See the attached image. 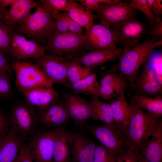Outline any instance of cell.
Wrapping results in <instances>:
<instances>
[{
  "label": "cell",
  "instance_id": "6da1fadb",
  "mask_svg": "<svg viewBox=\"0 0 162 162\" xmlns=\"http://www.w3.org/2000/svg\"><path fill=\"white\" fill-rule=\"evenodd\" d=\"M132 113L128 125L125 130L129 149L137 153L162 124L159 116L145 112L133 101L130 104Z\"/></svg>",
  "mask_w": 162,
  "mask_h": 162
},
{
  "label": "cell",
  "instance_id": "7a4b0ae2",
  "mask_svg": "<svg viewBox=\"0 0 162 162\" xmlns=\"http://www.w3.org/2000/svg\"><path fill=\"white\" fill-rule=\"evenodd\" d=\"M162 41L155 42L147 38L142 42L122 50L118 62L109 71L118 72L128 80L132 88L141 67L146 63L153 50L161 46Z\"/></svg>",
  "mask_w": 162,
  "mask_h": 162
},
{
  "label": "cell",
  "instance_id": "3957f363",
  "mask_svg": "<svg viewBox=\"0 0 162 162\" xmlns=\"http://www.w3.org/2000/svg\"><path fill=\"white\" fill-rule=\"evenodd\" d=\"M18 25L14 30L43 46L56 30L52 17L40 5Z\"/></svg>",
  "mask_w": 162,
  "mask_h": 162
},
{
  "label": "cell",
  "instance_id": "277c9868",
  "mask_svg": "<svg viewBox=\"0 0 162 162\" xmlns=\"http://www.w3.org/2000/svg\"><path fill=\"white\" fill-rule=\"evenodd\" d=\"M84 34L69 32L60 33L56 30L43 46L51 54L67 57H77L86 53Z\"/></svg>",
  "mask_w": 162,
  "mask_h": 162
},
{
  "label": "cell",
  "instance_id": "5b68a950",
  "mask_svg": "<svg viewBox=\"0 0 162 162\" xmlns=\"http://www.w3.org/2000/svg\"><path fill=\"white\" fill-rule=\"evenodd\" d=\"M11 65L16 74L15 85L20 92L41 86H53L40 67L33 62L13 59Z\"/></svg>",
  "mask_w": 162,
  "mask_h": 162
},
{
  "label": "cell",
  "instance_id": "8992f818",
  "mask_svg": "<svg viewBox=\"0 0 162 162\" xmlns=\"http://www.w3.org/2000/svg\"><path fill=\"white\" fill-rule=\"evenodd\" d=\"M136 16L111 27L116 43L122 50L138 44L142 37L148 34L152 26L139 20Z\"/></svg>",
  "mask_w": 162,
  "mask_h": 162
},
{
  "label": "cell",
  "instance_id": "52a82bcc",
  "mask_svg": "<svg viewBox=\"0 0 162 162\" xmlns=\"http://www.w3.org/2000/svg\"><path fill=\"white\" fill-rule=\"evenodd\" d=\"M89 130L103 146L117 156L129 150L125 129L114 122L110 124L91 126Z\"/></svg>",
  "mask_w": 162,
  "mask_h": 162
},
{
  "label": "cell",
  "instance_id": "ba28073f",
  "mask_svg": "<svg viewBox=\"0 0 162 162\" xmlns=\"http://www.w3.org/2000/svg\"><path fill=\"white\" fill-rule=\"evenodd\" d=\"M10 54L13 59L21 61L28 58L38 60L46 54L44 46L12 28L10 31Z\"/></svg>",
  "mask_w": 162,
  "mask_h": 162
},
{
  "label": "cell",
  "instance_id": "9c48e42d",
  "mask_svg": "<svg viewBox=\"0 0 162 162\" xmlns=\"http://www.w3.org/2000/svg\"><path fill=\"white\" fill-rule=\"evenodd\" d=\"M100 23L111 28L136 15V10L128 2L118 1L111 4H100L93 10Z\"/></svg>",
  "mask_w": 162,
  "mask_h": 162
},
{
  "label": "cell",
  "instance_id": "30bf717a",
  "mask_svg": "<svg viewBox=\"0 0 162 162\" xmlns=\"http://www.w3.org/2000/svg\"><path fill=\"white\" fill-rule=\"evenodd\" d=\"M84 46L86 51L110 50L117 48L111 28L94 22L85 29Z\"/></svg>",
  "mask_w": 162,
  "mask_h": 162
},
{
  "label": "cell",
  "instance_id": "8fae6325",
  "mask_svg": "<svg viewBox=\"0 0 162 162\" xmlns=\"http://www.w3.org/2000/svg\"><path fill=\"white\" fill-rule=\"evenodd\" d=\"M71 60L67 57L46 54L34 62L41 69L48 79L54 83L67 85L66 72Z\"/></svg>",
  "mask_w": 162,
  "mask_h": 162
},
{
  "label": "cell",
  "instance_id": "7c38bea8",
  "mask_svg": "<svg viewBox=\"0 0 162 162\" xmlns=\"http://www.w3.org/2000/svg\"><path fill=\"white\" fill-rule=\"evenodd\" d=\"M58 129L39 133L26 144L34 162H53L54 142Z\"/></svg>",
  "mask_w": 162,
  "mask_h": 162
},
{
  "label": "cell",
  "instance_id": "4fadbf2b",
  "mask_svg": "<svg viewBox=\"0 0 162 162\" xmlns=\"http://www.w3.org/2000/svg\"><path fill=\"white\" fill-rule=\"evenodd\" d=\"M33 107L28 104H20L14 106L11 110V128L23 137L33 132L38 122Z\"/></svg>",
  "mask_w": 162,
  "mask_h": 162
},
{
  "label": "cell",
  "instance_id": "5bb4252c",
  "mask_svg": "<svg viewBox=\"0 0 162 162\" xmlns=\"http://www.w3.org/2000/svg\"><path fill=\"white\" fill-rule=\"evenodd\" d=\"M137 75L132 89L135 95L150 97L162 96V84L158 80L155 73L148 62H146Z\"/></svg>",
  "mask_w": 162,
  "mask_h": 162
},
{
  "label": "cell",
  "instance_id": "9a60e30c",
  "mask_svg": "<svg viewBox=\"0 0 162 162\" xmlns=\"http://www.w3.org/2000/svg\"><path fill=\"white\" fill-rule=\"evenodd\" d=\"M62 98L69 118L79 127H82L86 121L91 118L90 101L75 93H64Z\"/></svg>",
  "mask_w": 162,
  "mask_h": 162
},
{
  "label": "cell",
  "instance_id": "2e32d148",
  "mask_svg": "<svg viewBox=\"0 0 162 162\" xmlns=\"http://www.w3.org/2000/svg\"><path fill=\"white\" fill-rule=\"evenodd\" d=\"M28 104L39 110L43 109L53 103L59 98L58 92L53 86H41L20 92Z\"/></svg>",
  "mask_w": 162,
  "mask_h": 162
},
{
  "label": "cell",
  "instance_id": "e0dca14e",
  "mask_svg": "<svg viewBox=\"0 0 162 162\" xmlns=\"http://www.w3.org/2000/svg\"><path fill=\"white\" fill-rule=\"evenodd\" d=\"M37 115L38 122L47 128L61 127L65 124L69 117L62 98H59L48 106L39 110Z\"/></svg>",
  "mask_w": 162,
  "mask_h": 162
},
{
  "label": "cell",
  "instance_id": "ac0fdd59",
  "mask_svg": "<svg viewBox=\"0 0 162 162\" xmlns=\"http://www.w3.org/2000/svg\"><path fill=\"white\" fill-rule=\"evenodd\" d=\"M122 50L120 48L93 50L77 57H67L69 59L76 60L84 67L92 70L111 61H114L121 55Z\"/></svg>",
  "mask_w": 162,
  "mask_h": 162
},
{
  "label": "cell",
  "instance_id": "d6986e66",
  "mask_svg": "<svg viewBox=\"0 0 162 162\" xmlns=\"http://www.w3.org/2000/svg\"><path fill=\"white\" fill-rule=\"evenodd\" d=\"M23 137L12 128L0 138V162H15Z\"/></svg>",
  "mask_w": 162,
  "mask_h": 162
},
{
  "label": "cell",
  "instance_id": "ffe728a7",
  "mask_svg": "<svg viewBox=\"0 0 162 162\" xmlns=\"http://www.w3.org/2000/svg\"><path fill=\"white\" fill-rule=\"evenodd\" d=\"M72 162H92L97 145L78 134L70 135Z\"/></svg>",
  "mask_w": 162,
  "mask_h": 162
},
{
  "label": "cell",
  "instance_id": "44dd1931",
  "mask_svg": "<svg viewBox=\"0 0 162 162\" xmlns=\"http://www.w3.org/2000/svg\"><path fill=\"white\" fill-rule=\"evenodd\" d=\"M40 5L38 0H16L8 9L5 18V24L14 30L31 13L33 8Z\"/></svg>",
  "mask_w": 162,
  "mask_h": 162
},
{
  "label": "cell",
  "instance_id": "7402d4cb",
  "mask_svg": "<svg viewBox=\"0 0 162 162\" xmlns=\"http://www.w3.org/2000/svg\"><path fill=\"white\" fill-rule=\"evenodd\" d=\"M115 99L110 103L114 122L125 130L132 113V106L127 102L124 92H122Z\"/></svg>",
  "mask_w": 162,
  "mask_h": 162
},
{
  "label": "cell",
  "instance_id": "603a6c76",
  "mask_svg": "<svg viewBox=\"0 0 162 162\" xmlns=\"http://www.w3.org/2000/svg\"><path fill=\"white\" fill-rule=\"evenodd\" d=\"M141 148L140 154L148 162H162V124Z\"/></svg>",
  "mask_w": 162,
  "mask_h": 162
},
{
  "label": "cell",
  "instance_id": "cb8c5ba5",
  "mask_svg": "<svg viewBox=\"0 0 162 162\" xmlns=\"http://www.w3.org/2000/svg\"><path fill=\"white\" fill-rule=\"evenodd\" d=\"M66 11L73 20L86 29L97 19L96 15L84 6L79 4L77 0H71Z\"/></svg>",
  "mask_w": 162,
  "mask_h": 162
},
{
  "label": "cell",
  "instance_id": "d4e9b609",
  "mask_svg": "<svg viewBox=\"0 0 162 162\" xmlns=\"http://www.w3.org/2000/svg\"><path fill=\"white\" fill-rule=\"evenodd\" d=\"M70 136L61 127L58 128L54 142L53 162H70Z\"/></svg>",
  "mask_w": 162,
  "mask_h": 162
},
{
  "label": "cell",
  "instance_id": "484cf974",
  "mask_svg": "<svg viewBox=\"0 0 162 162\" xmlns=\"http://www.w3.org/2000/svg\"><path fill=\"white\" fill-rule=\"evenodd\" d=\"M67 88L72 89L76 94H83L91 97L98 98L100 85L95 73L91 72L89 75L78 82L68 85Z\"/></svg>",
  "mask_w": 162,
  "mask_h": 162
},
{
  "label": "cell",
  "instance_id": "4316f807",
  "mask_svg": "<svg viewBox=\"0 0 162 162\" xmlns=\"http://www.w3.org/2000/svg\"><path fill=\"white\" fill-rule=\"evenodd\" d=\"M131 101L134 102L141 109H143L147 112L160 117L162 115V96L152 97L132 95L128 94Z\"/></svg>",
  "mask_w": 162,
  "mask_h": 162
},
{
  "label": "cell",
  "instance_id": "83f0119b",
  "mask_svg": "<svg viewBox=\"0 0 162 162\" xmlns=\"http://www.w3.org/2000/svg\"><path fill=\"white\" fill-rule=\"evenodd\" d=\"M91 118L95 120H100L104 124H110L114 122L110 103L99 100L98 98L91 97Z\"/></svg>",
  "mask_w": 162,
  "mask_h": 162
},
{
  "label": "cell",
  "instance_id": "f1b7e54d",
  "mask_svg": "<svg viewBox=\"0 0 162 162\" xmlns=\"http://www.w3.org/2000/svg\"><path fill=\"white\" fill-rule=\"evenodd\" d=\"M104 74L105 75L99 82V85L110 87L115 91L117 97L122 92H124L129 87L128 80L121 74L108 70Z\"/></svg>",
  "mask_w": 162,
  "mask_h": 162
},
{
  "label": "cell",
  "instance_id": "f546056e",
  "mask_svg": "<svg viewBox=\"0 0 162 162\" xmlns=\"http://www.w3.org/2000/svg\"><path fill=\"white\" fill-rule=\"evenodd\" d=\"M70 60L66 72V87L68 85L74 84L87 76L92 72V70L89 68L84 67L76 60Z\"/></svg>",
  "mask_w": 162,
  "mask_h": 162
},
{
  "label": "cell",
  "instance_id": "4dcf8cb0",
  "mask_svg": "<svg viewBox=\"0 0 162 162\" xmlns=\"http://www.w3.org/2000/svg\"><path fill=\"white\" fill-rule=\"evenodd\" d=\"M71 0H40V5L44 10L52 17L53 15L66 11Z\"/></svg>",
  "mask_w": 162,
  "mask_h": 162
},
{
  "label": "cell",
  "instance_id": "1f68e13d",
  "mask_svg": "<svg viewBox=\"0 0 162 162\" xmlns=\"http://www.w3.org/2000/svg\"><path fill=\"white\" fill-rule=\"evenodd\" d=\"M117 155L102 145L97 146L92 162H116Z\"/></svg>",
  "mask_w": 162,
  "mask_h": 162
},
{
  "label": "cell",
  "instance_id": "d6a6232c",
  "mask_svg": "<svg viewBox=\"0 0 162 162\" xmlns=\"http://www.w3.org/2000/svg\"><path fill=\"white\" fill-rule=\"evenodd\" d=\"M129 3L135 9L139 10L145 15L149 25L152 26L157 23L155 16L148 4L147 0H130Z\"/></svg>",
  "mask_w": 162,
  "mask_h": 162
},
{
  "label": "cell",
  "instance_id": "836d02e7",
  "mask_svg": "<svg viewBox=\"0 0 162 162\" xmlns=\"http://www.w3.org/2000/svg\"><path fill=\"white\" fill-rule=\"evenodd\" d=\"M11 28L4 23L0 24V50L6 56L10 54Z\"/></svg>",
  "mask_w": 162,
  "mask_h": 162
},
{
  "label": "cell",
  "instance_id": "e575fe53",
  "mask_svg": "<svg viewBox=\"0 0 162 162\" xmlns=\"http://www.w3.org/2000/svg\"><path fill=\"white\" fill-rule=\"evenodd\" d=\"M10 75L6 71L0 72V98L6 97L11 92Z\"/></svg>",
  "mask_w": 162,
  "mask_h": 162
},
{
  "label": "cell",
  "instance_id": "d590c367",
  "mask_svg": "<svg viewBox=\"0 0 162 162\" xmlns=\"http://www.w3.org/2000/svg\"><path fill=\"white\" fill-rule=\"evenodd\" d=\"M55 20V28L60 33L69 32L67 21L64 13H59L52 16Z\"/></svg>",
  "mask_w": 162,
  "mask_h": 162
},
{
  "label": "cell",
  "instance_id": "8d00e7d4",
  "mask_svg": "<svg viewBox=\"0 0 162 162\" xmlns=\"http://www.w3.org/2000/svg\"><path fill=\"white\" fill-rule=\"evenodd\" d=\"M150 59L149 62L151 64H149L154 71L158 80L162 84L161 53L157 56L152 57Z\"/></svg>",
  "mask_w": 162,
  "mask_h": 162
},
{
  "label": "cell",
  "instance_id": "74e56055",
  "mask_svg": "<svg viewBox=\"0 0 162 162\" xmlns=\"http://www.w3.org/2000/svg\"><path fill=\"white\" fill-rule=\"evenodd\" d=\"M148 34L147 39L155 42L162 41V21L152 26Z\"/></svg>",
  "mask_w": 162,
  "mask_h": 162
},
{
  "label": "cell",
  "instance_id": "f35d334b",
  "mask_svg": "<svg viewBox=\"0 0 162 162\" xmlns=\"http://www.w3.org/2000/svg\"><path fill=\"white\" fill-rule=\"evenodd\" d=\"M147 2L155 16L157 23L162 21V0H147Z\"/></svg>",
  "mask_w": 162,
  "mask_h": 162
},
{
  "label": "cell",
  "instance_id": "ab89813d",
  "mask_svg": "<svg viewBox=\"0 0 162 162\" xmlns=\"http://www.w3.org/2000/svg\"><path fill=\"white\" fill-rule=\"evenodd\" d=\"M118 0H77L81 5L88 10H92L100 4H111Z\"/></svg>",
  "mask_w": 162,
  "mask_h": 162
},
{
  "label": "cell",
  "instance_id": "60d3db41",
  "mask_svg": "<svg viewBox=\"0 0 162 162\" xmlns=\"http://www.w3.org/2000/svg\"><path fill=\"white\" fill-rule=\"evenodd\" d=\"M67 21L69 32L75 34L83 35V28L71 18L67 12H64Z\"/></svg>",
  "mask_w": 162,
  "mask_h": 162
},
{
  "label": "cell",
  "instance_id": "b9f144b4",
  "mask_svg": "<svg viewBox=\"0 0 162 162\" xmlns=\"http://www.w3.org/2000/svg\"><path fill=\"white\" fill-rule=\"evenodd\" d=\"M15 162H34L28 152L26 144L21 146Z\"/></svg>",
  "mask_w": 162,
  "mask_h": 162
},
{
  "label": "cell",
  "instance_id": "7bdbcfd3",
  "mask_svg": "<svg viewBox=\"0 0 162 162\" xmlns=\"http://www.w3.org/2000/svg\"><path fill=\"white\" fill-rule=\"evenodd\" d=\"M13 70L11 64L7 56L0 50V72L5 71L11 74Z\"/></svg>",
  "mask_w": 162,
  "mask_h": 162
},
{
  "label": "cell",
  "instance_id": "ee69618b",
  "mask_svg": "<svg viewBox=\"0 0 162 162\" xmlns=\"http://www.w3.org/2000/svg\"><path fill=\"white\" fill-rule=\"evenodd\" d=\"M139 154L128 150L123 152L120 156L125 162H138Z\"/></svg>",
  "mask_w": 162,
  "mask_h": 162
},
{
  "label": "cell",
  "instance_id": "f6af8a7d",
  "mask_svg": "<svg viewBox=\"0 0 162 162\" xmlns=\"http://www.w3.org/2000/svg\"><path fill=\"white\" fill-rule=\"evenodd\" d=\"M6 125L5 117L3 113L0 111V138L4 135H2Z\"/></svg>",
  "mask_w": 162,
  "mask_h": 162
},
{
  "label": "cell",
  "instance_id": "bcb514c9",
  "mask_svg": "<svg viewBox=\"0 0 162 162\" xmlns=\"http://www.w3.org/2000/svg\"><path fill=\"white\" fill-rule=\"evenodd\" d=\"M16 0H0V7L6 9L8 6H11Z\"/></svg>",
  "mask_w": 162,
  "mask_h": 162
},
{
  "label": "cell",
  "instance_id": "7dc6e473",
  "mask_svg": "<svg viewBox=\"0 0 162 162\" xmlns=\"http://www.w3.org/2000/svg\"><path fill=\"white\" fill-rule=\"evenodd\" d=\"M8 9L7 8L4 9L0 7V24L4 23L5 18Z\"/></svg>",
  "mask_w": 162,
  "mask_h": 162
},
{
  "label": "cell",
  "instance_id": "c3c4849f",
  "mask_svg": "<svg viewBox=\"0 0 162 162\" xmlns=\"http://www.w3.org/2000/svg\"><path fill=\"white\" fill-rule=\"evenodd\" d=\"M116 162H125L123 160L120 155L117 157Z\"/></svg>",
  "mask_w": 162,
  "mask_h": 162
}]
</instances>
